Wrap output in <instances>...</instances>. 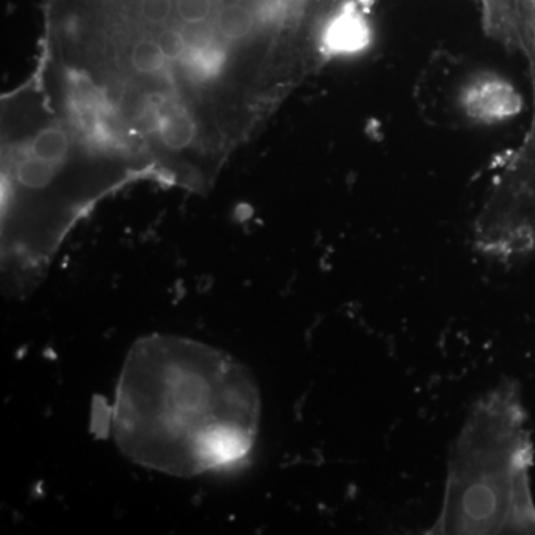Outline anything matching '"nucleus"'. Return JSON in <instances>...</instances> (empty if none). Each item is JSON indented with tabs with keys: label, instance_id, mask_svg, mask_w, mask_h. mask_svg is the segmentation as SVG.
Instances as JSON below:
<instances>
[{
	"label": "nucleus",
	"instance_id": "1",
	"mask_svg": "<svg viewBox=\"0 0 535 535\" xmlns=\"http://www.w3.org/2000/svg\"><path fill=\"white\" fill-rule=\"evenodd\" d=\"M261 414L258 384L234 357L183 336L149 335L125 357L110 431L137 466L194 478L249 457Z\"/></svg>",
	"mask_w": 535,
	"mask_h": 535
},
{
	"label": "nucleus",
	"instance_id": "2",
	"mask_svg": "<svg viewBox=\"0 0 535 535\" xmlns=\"http://www.w3.org/2000/svg\"><path fill=\"white\" fill-rule=\"evenodd\" d=\"M533 440L521 391L506 381L486 394L449 457L440 534H535Z\"/></svg>",
	"mask_w": 535,
	"mask_h": 535
},
{
	"label": "nucleus",
	"instance_id": "3",
	"mask_svg": "<svg viewBox=\"0 0 535 535\" xmlns=\"http://www.w3.org/2000/svg\"><path fill=\"white\" fill-rule=\"evenodd\" d=\"M522 42L533 63L535 82V0H524ZM481 240L497 256L524 255L535 249V118L527 145L509 182L481 223Z\"/></svg>",
	"mask_w": 535,
	"mask_h": 535
},
{
	"label": "nucleus",
	"instance_id": "4",
	"mask_svg": "<svg viewBox=\"0 0 535 535\" xmlns=\"http://www.w3.org/2000/svg\"><path fill=\"white\" fill-rule=\"evenodd\" d=\"M219 29L225 38H246L253 29L252 12L237 3L225 6L219 14Z\"/></svg>",
	"mask_w": 535,
	"mask_h": 535
},
{
	"label": "nucleus",
	"instance_id": "5",
	"mask_svg": "<svg viewBox=\"0 0 535 535\" xmlns=\"http://www.w3.org/2000/svg\"><path fill=\"white\" fill-rule=\"evenodd\" d=\"M168 58L158 41L143 39L134 45L131 51V63L134 69L142 75H155L161 72Z\"/></svg>",
	"mask_w": 535,
	"mask_h": 535
},
{
	"label": "nucleus",
	"instance_id": "6",
	"mask_svg": "<svg viewBox=\"0 0 535 535\" xmlns=\"http://www.w3.org/2000/svg\"><path fill=\"white\" fill-rule=\"evenodd\" d=\"M162 139L171 148H183L192 140V127L182 115L171 116L162 127Z\"/></svg>",
	"mask_w": 535,
	"mask_h": 535
},
{
	"label": "nucleus",
	"instance_id": "7",
	"mask_svg": "<svg viewBox=\"0 0 535 535\" xmlns=\"http://www.w3.org/2000/svg\"><path fill=\"white\" fill-rule=\"evenodd\" d=\"M177 12L185 23H206L212 12V0H177Z\"/></svg>",
	"mask_w": 535,
	"mask_h": 535
},
{
	"label": "nucleus",
	"instance_id": "8",
	"mask_svg": "<svg viewBox=\"0 0 535 535\" xmlns=\"http://www.w3.org/2000/svg\"><path fill=\"white\" fill-rule=\"evenodd\" d=\"M162 50L167 55L168 61H180V58L185 54L188 44H186L183 33L176 32V30H165L158 39Z\"/></svg>",
	"mask_w": 535,
	"mask_h": 535
},
{
	"label": "nucleus",
	"instance_id": "9",
	"mask_svg": "<svg viewBox=\"0 0 535 535\" xmlns=\"http://www.w3.org/2000/svg\"><path fill=\"white\" fill-rule=\"evenodd\" d=\"M171 0H142L140 12L143 18L151 24H162L168 20L171 14Z\"/></svg>",
	"mask_w": 535,
	"mask_h": 535
}]
</instances>
